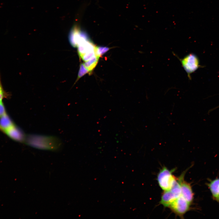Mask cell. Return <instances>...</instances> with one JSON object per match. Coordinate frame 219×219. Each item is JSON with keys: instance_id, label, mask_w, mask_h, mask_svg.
<instances>
[{"instance_id": "obj_14", "label": "cell", "mask_w": 219, "mask_h": 219, "mask_svg": "<svg viewBox=\"0 0 219 219\" xmlns=\"http://www.w3.org/2000/svg\"><path fill=\"white\" fill-rule=\"evenodd\" d=\"M88 73H90L89 71L85 67L83 64H81L76 81L84 75Z\"/></svg>"}, {"instance_id": "obj_3", "label": "cell", "mask_w": 219, "mask_h": 219, "mask_svg": "<svg viewBox=\"0 0 219 219\" xmlns=\"http://www.w3.org/2000/svg\"><path fill=\"white\" fill-rule=\"evenodd\" d=\"M177 57L187 73L189 79L191 80V74L201 66L198 57L195 54L191 53L186 55L182 58L180 59L177 56Z\"/></svg>"}, {"instance_id": "obj_18", "label": "cell", "mask_w": 219, "mask_h": 219, "mask_svg": "<svg viewBox=\"0 0 219 219\" xmlns=\"http://www.w3.org/2000/svg\"><path fill=\"white\" fill-rule=\"evenodd\" d=\"M217 107H219V106H217V107H216L215 108H217ZM215 108L214 109H215Z\"/></svg>"}, {"instance_id": "obj_9", "label": "cell", "mask_w": 219, "mask_h": 219, "mask_svg": "<svg viewBox=\"0 0 219 219\" xmlns=\"http://www.w3.org/2000/svg\"><path fill=\"white\" fill-rule=\"evenodd\" d=\"M95 47L89 39L82 41L77 46L79 56L80 57L86 53L95 50Z\"/></svg>"}, {"instance_id": "obj_11", "label": "cell", "mask_w": 219, "mask_h": 219, "mask_svg": "<svg viewBox=\"0 0 219 219\" xmlns=\"http://www.w3.org/2000/svg\"><path fill=\"white\" fill-rule=\"evenodd\" d=\"M14 125L6 113L0 117V130L4 133H5Z\"/></svg>"}, {"instance_id": "obj_17", "label": "cell", "mask_w": 219, "mask_h": 219, "mask_svg": "<svg viewBox=\"0 0 219 219\" xmlns=\"http://www.w3.org/2000/svg\"><path fill=\"white\" fill-rule=\"evenodd\" d=\"M5 109L2 101H0V117L5 113Z\"/></svg>"}, {"instance_id": "obj_7", "label": "cell", "mask_w": 219, "mask_h": 219, "mask_svg": "<svg viewBox=\"0 0 219 219\" xmlns=\"http://www.w3.org/2000/svg\"><path fill=\"white\" fill-rule=\"evenodd\" d=\"M5 133L12 139L19 142L24 141L26 137L22 130L15 125Z\"/></svg>"}, {"instance_id": "obj_5", "label": "cell", "mask_w": 219, "mask_h": 219, "mask_svg": "<svg viewBox=\"0 0 219 219\" xmlns=\"http://www.w3.org/2000/svg\"><path fill=\"white\" fill-rule=\"evenodd\" d=\"M68 38L71 45L75 47H77L78 44L82 41L89 40L87 34L76 26L71 30Z\"/></svg>"}, {"instance_id": "obj_6", "label": "cell", "mask_w": 219, "mask_h": 219, "mask_svg": "<svg viewBox=\"0 0 219 219\" xmlns=\"http://www.w3.org/2000/svg\"><path fill=\"white\" fill-rule=\"evenodd\" d=\"M186 172H183L179 177L181 186V195L190 204L192 203L194 199V193L189 183L184 180Z\"/></svg>"}, {"instance_id": "obj_8", "label": "cell", "mask_w": 219, "mask_h": 219, "mask_svg": "<svg viewBox=\"0 0 219 219\" xmlns=\"http://www.w3.org/2000/svg\"><path fill=\"white\" fill-rule=\"evenodd\" d=\"M179 196L170 190L164 191L160 203L164 207H169Z\"/></svg>"}, {"instance_id": "obj_10", "label": "cell", "mask_w": 219, "mask_h": 219, "mask_svg": "<svg viewBox=\"0 0 219 219\" xmlns=\"http://www.w3.org/2000/svg\"><path fill=\"white\" fill-rule=\"evenodd\" d=\"M207 186L213 199L219 203V178L210 180L207 183Z\"/></svg>"}, {"instance_id": "obj_13", "label": "cell", "mask_w": 219, "mask_h": 219, "mask_svg": "<svg viewBox=\"0 0 219 219\" xmlns=\"http://www.w3.org/2000/svg\"><path fill=\"white\" fill-rule=\"evenodd\" d=\"M109 49L106 47L96 46L95 48V55L97 57H100Z\"/></svg>"}, {"instance_id": "obj_2", "label": "cell", "mask_w": 219, "mask_h": 219, "mask_svg": "<svg viewBox=\"0 0 219 219\" xmlns=\"http://www.w3.org/2000/svg\"><path fill=\"white\" fill-rule=\"evenodd\" d=\"M175 170V169L170 170L164 166L159 172L157 180L159 186L164 191L169 190L177 179L172 174Z\"/></svg>"}, {"instance_id": "obj_12", "label": "cell", "mask_w": 219, "mask_h": 219, "mask_svg": "<svg viewBox=\"0 0 219 219\" xmlns=\"http://www.w3.org/2000/svg\"><path fill=\"white\" fill-rule=\"evenodd\" d=\"M99 57L96 55L83 64L85 67L89 71H91L96 67L98 61Z\"/></svg>"}, {"instance_id": "obj_1", "label": "cell", "mask_w": 219, "mask_h": 219, "mask_svg": "<svg viewBox=\"0 0 219 219\" xmlns=\"http://www.w3.org/2000/svg\"><path fill=\"white\" fill-rule=\"evenodd\" d=\"M25 141L30 146L43 150H56L61 145L58 139L54 137L39 135H29L26 137Z\"/></svg>"}, {"instance_id": "obj_15", "label": "cell", "mask_w": 219, "mask_h": 219, "mask_svg": "<svg viewBox=\"0 0 219 219\" xmlns=\"http://www.w3.org/2000/svg\"><path fill=\"white\" fill-rule=\"evenodd\" d=\"M95 55V50L86 53L82 55L80 57L83 61H86L90 59Z\"/></svg>"}, {"instance_id": "obj_4", "label": "cell", "mask_w": 219, "mask_h": 219, "mask_svg": "<svg viewBox=\"0 0 219 219\" xmlns=\"http://www.w3.org/2000/svg\"><path fill=\"white\" fill-rule=\"evenodd\" d=\"M190 204L181 195L169 207L171 211L181 218L190 210Z\"/></svg>"}, {"instance_id": "obj_16", "label": "cell", "mask_w": 219, "mask_h": 219, "mask_svg": "<svg viewBox=\"0 0 219 219\" xmlns=\"http://www.w3.org/2000/svg\"><path fill=\"white\" fill-rule=\"evenodd\" d=\"M8 96L7 93L5 91L3 87L0 75V101H2L4 98L7 97Z\"/></svg>"}]
</instances>
